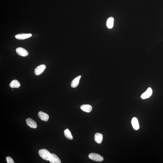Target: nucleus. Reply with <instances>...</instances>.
<instances>
[{"label": "nucleus", "mask_w": 163, "mask_h": 163, "mask_svg": "<svg viewBox=\"0 0 163 163\" xmlns=\"http://www.w3.org/2000/svg\"><path fill=\"white\" fill-rule=\"evenodd\" d=\"M94 140L97 143H101L103 140L102 134L99 133H96L95 134Z\"/></svg>", "instance_id": "12"}, {"label": "nucleus", "mask_w": 163, "mask_h": 163, "mask_svg": "<svg viewBox=\"0 0 163 163\" xmlns=\"http://www.w3.org/2000/svg\"><path fill=\"white\" fill-rule=\"evenodd\" d=\"M32 35L31 34H20L16 35L15 38L19 40H24L31 37Z\"/></svg>", "instance_id": "5"}, {"label": "nucleus", "mask_w": 163, "mask_h": 163, "mask_svg": "<svg viewBox=\"0 0 163 163\" xmlns=\"http://www.w3.org/2000/svg\"><path fill=\"white\" fill-rule=\"evenodd\" d=\"M114 19L113 17H109L107 20L106 25L108 28L111 29L113 27Z\"/></svg>", "instance_id": "14"}, {"label": "nucleus", "mask_w": 163, "mask_h": 163, "mask_svg": "<svg viewBox=\"0 0 163 163\" xmlns=\"http://www.w3.org/2000/svg\"><path fill=\"white\" fill-rule=\"evenodd\" d=\"M6 160L7 162L8 163H14V161L13 159L9 157H7L6 158Z\"/></svg>", "instance_id": "17"}, {"label": "nucleus", "mask_w": 163, "mask_h": 163, "mask_svg": "<svg viewBox=\"0 0 163 163\" xmlns=\"http://www.w3.org/2000/svg\"><path fill=\"white\" fill-rule=\"evenodd\" d=\"M90 159L93 161L97 162H102L104 160V158L101 155L96 153H91L89 155Z\"/></svg>", "instance_id": "2"}, {"label": "nucleus", "mask_w": 163, "mask_h": 163, "mask_svg": "<svg viewBox=\"0 0 163 163\" xmlns=\"http://www.w3.org/2000/svg\"><path fill=\"white\" fill-rule=\"evenodd\" d=\"M81 77V76H79L73 80L71 83V86L72 87L75 88L78 86Z\"/></svg>", "instance_id": "13"}, {"label": "nucleus", "mask_w": 163, "mask_h": 163, "mask_svg": "<svg viewBox=\"0 0 163 163\" xmlns=\"http://www.w3.org/2000/svg\"><path fill=\"white\" fill-rule=\"evenodd\" d=\"M51 163H61V160L58 156L54 153H51L49 160Z\"/></svg>", "instance_id": "8"}, {"label": "nucleus", "mask_w": 163, "mask_h": 163, "mask_svg": "<svg viewBox=\"0 0 163 163\" xmlns=\"http://www.w3.org/2000/svg\"><path fill=\"white\" fill-rule=\"evenodd\" d=\"M152 90L151 88H149L141 96V98L143 99H145L148 98L150 97L152 95Z\"/></svg>", "instance_id": "7"}, {"label": "nucleus", "mask_w": 163, "mask_h": 163, "mask_svg": "<svg viewBox=\"0 0 163 163\" xmlns=\"http://www.w3.org/2000/svg\"><path fill=\"white\" fill-rule=\"evenodd\" d=\"M20 84L19 82L17 80H15L12 81L10 83L9 86L11 88H18L20 86Z\"/></svg>", "instance_id": "15"}, {"label": "nucleus", "mask_w": 163, "mask_h": 163, "mask_svg": "<svg viewBox=\"0 0 163 163\" xmlns=\"http://www.w3.org/2000/svg\"><path fill=\"white\" fill-rule=\"evenodd\" d=\"M46 68V66L44 64L41 65L36 67L35 70V73L36 75H40L42 73Z\"/></svg>", "instance_id": "3"}, {"label": "nucleus", "mask_w": 163, "mask_h": 163, "mask_svg": "<svg viewBox=\"0 0 163 163\" xmlns=\"http://www.w3.org/2000/svg\"><path fill=\"white\" fill-rule=\"evenodd\" d=\"M38 116L41 120L45 122H47L49 118L48 115L42 111L39 112L38 113Z\"/></svg>", "instance_id": "9"}, {"label": "nucleus", "mask_w": 163, "mask_h": 163, "mask_svg": "<svg viewBox=\"0 0 163 163\" xmlns=\"http://www.w3.org/2000/svg\"><path fill=\"white\" fill-rule=\"evenodd\" d=\"M81 108L84 112L89 113L92 111V107L89 104H83L81 106Z\"/></svg>", "instance_id": "11"}, {"label": "nucleus", "mask_w": 163, "mask_h": 163, "mask_svg": "<svg viewBox=\"0 0 163 163\" xmlns=\"http://www.w3.org/2000/svg\"><path fill=\"white\" fill-rule=\"evenodd\" d=\"M64 134L65 137L68 139L70 140H72L73 139V136L68 129H66L64 130Z\"/></svg>", "instance_id": "16"}, {"label": "nucleus", "mask_w": 163, "mask_h": 163, "mask_svg": "<svg viewBox=\"0 0 163 163\" xmlns=\"http://www.w3.org/2000/svg\"><path fill=\"white\" fill-rule=\"evenodd\" d=\"M131 123L133 128L136 130L139 128V125L138 119L136 118H133L131 121Z\"/></svg>", "instance_id": "10"}, {"label": "nucleus", "mask_w": 163, "mask_h": 163, "mask_svg": "<svg viewBox=\"0 0 163 163\" xmlns=\"http://www.w3.org/2000/svg\"><path fill=\"white\" fill-rule=\"evenodd\" d=\"M16 52L19 55L22 57H26L28 55V53L27 50L21 47H19L16 49Z\"/></svg>", "instance_id": "4"}, {"label": "nucleus", "mask_w": 163, "mask_h": 163, "mask_svg": "<svg viewBox=\"0 0 163 163\" xmlns=\"http://www.w3.org/2000/svg\"><path fill=\"white\" fill-rule=\"evenodd\" d=\"M26 121L27 124L31 128H36L37 127V125L36 122L30 118L27 119Z\"/></svg>", "instance_id": "6"}, {"label": "nucleus", "mask_w": 163, "mask_h": 163, "mask_svg": "<svg viewBox=\"0 0 163 163\" xmlns=\"http://www.w3.org/2000/svg\"><path fill=\"white\" fill-rule=\"evenodd\" d=\"M39 156L43 160L49 161L51 156V153L47 149H43L39 150Z\"/></svg>", "instance_id": "1"}]
</instances>
